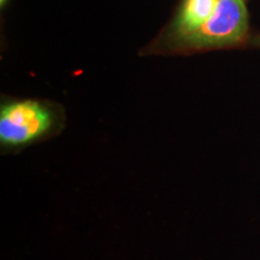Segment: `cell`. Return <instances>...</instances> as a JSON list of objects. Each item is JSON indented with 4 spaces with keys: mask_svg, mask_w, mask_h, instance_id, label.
Here are the masks:
<instances>
[{
    "mask_svg": "<svg viewBox=\"0 0 260 260\" xmlns=\"http://www.w3.org/2000/svg\"><path fill=\"white\" fill-rule=\"evenodd\" d=\"M248 32L245 0H217L211 17L203 27L172 44L178 50H210L241 44Z\"/></svg>",
    "mask_w": 260,
    "mask_h": 260,
    "instance_id": "obj_1",
    "label": "cell"
},
{
    "mask_svg": "<svg viewBox=\"0 0 260 260\" xmlns=\"http://www.w3.org/2000/svg\"><path fill=\"white\" fill-rule=\"evenodd\" d=\"M56 123L52 110L38 100H17L0 109V142L19 147L44 138Z\"/></svg>",
    "mask_w": 260,
    "mask_h": 260,
    "instance_id": "obj_2",
    "label": "cell"
},
{
    "mask_svg": "<svg viewBox=\"0 0 260 260\" xmlns=\"http://www.w3.org/2000/svg\"><path fill=\"white\" fill-rule=\"evenodd\" d=\"M217 0H183L172 23V40L194 32L212 16Z\"/></svg>",
    "mask_w": 260,
    "mask_h": 260,
    "instance_id": "obj_3",
    "label": "cell"
},
{
    "mask_svg": "<svg viewBox=\"0 0 260 260\" xmlns=\"http://www.w3.org/2000/svg\"><path fill=\"white\" fill-rule=\"evenodd\" d=\"M252 44L254 45L255 47L260 48V35H258V37H254L252 39Z\"/></svg>",
    "mask_w": 260,
    "mask_h": 260,
    "instance_id": "obj_4",
    "label": "cell"
},
{
    "mask_svg": "<svg viewBox=\"0 0 260 260\" xmlns=\"http://www.w3.org/2000/svg\"><path fill=\"white\" fill-rule=\"evenodd\" d=\"M6 2H8V0H0V5L4 6L6 4Z\"/></svg>",
    "mask_w": 260,
    "mask_h": 260,
    "instance_id": "obj_5",
    "label": "cell"
}]
</instances>
